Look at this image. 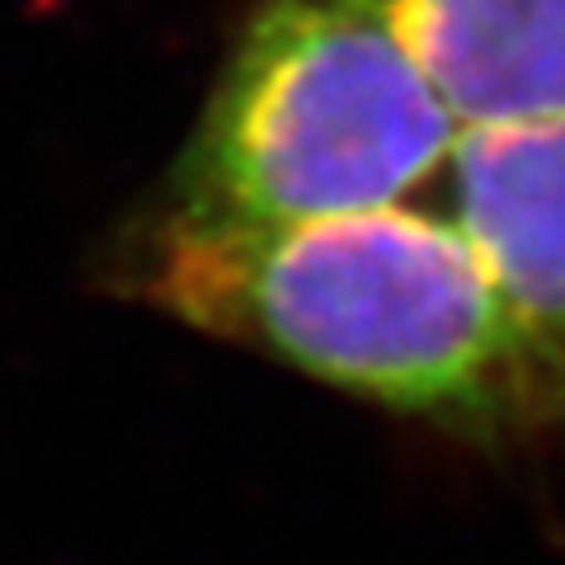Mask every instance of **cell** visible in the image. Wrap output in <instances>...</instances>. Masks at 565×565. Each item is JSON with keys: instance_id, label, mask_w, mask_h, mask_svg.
<instances>
[{"instance_id": "1", "label": "cell", "mask_w": 565, "mask_h": 565, "mask_svg": "<svg viewBox=\"0 0 565 565\" xmlns=\"http://www.w3.org/2000/svg\"><path fill=\"white\" fill-rule=\"evenodd\" d=\"M118 269L174 321L462 444L565 429V330L527 316L444 212L386 203L288 226L151 212Z\"/></svg>"}, {"instance_id": "2", "label": "cell", "mask_w": 565, "mask_h": 565, "mask_svg": "<svg viewBox=\"0 0 565 565\" xmlns=\"http://www.w3.org/2000/svg\"><path fill=\"white\" fill-rule=\"evenodd\" d=\"M462 118L359 0H264L151 212L222 226L411 203Z\"/></svg>"}, {"instance_id": "3", "label": "cell", "mask_w": 565, "mask_h": 565, "mask_svg": "<svg viewBox=\"0 0 565 565\" xmlns=\"http://www.w3.org/2000/svg\"><path fill=\"white\" fill-rule=\"evenodd\" d=\"M444 180V217L490 278L527 316L565 330V114L467 122Z\"/></svg>"}, {"instance_id": "4", "label": "cell", "mask_w": 565, "mask_h": 565, "mask_svg": "<svg viewBox=\"0 0 565 565\" xmlns=\"http://www.w3.org/2000/svg\"><path fill=\"white\" fill-rule=\"evenodd\" d=\"M462 122L565 114V0H359Z\"/></svg>"}]
</instances>
